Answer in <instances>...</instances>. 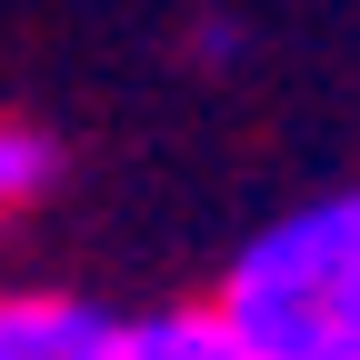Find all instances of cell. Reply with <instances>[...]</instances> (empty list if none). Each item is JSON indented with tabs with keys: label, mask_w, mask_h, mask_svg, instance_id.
<instances>
[{
	"label": "cell",
	"mask_w": 360,
	"mask_h": 360,
	"mask_svg": "<svg viewBox=\"0 0 360 360\" xmlns=\"http://www.w3.org/2000/svg\"><path fill=\"white\" fill-rule=\"evenodd\" d=\"M51 180H60V141H51L40 120H0V220L40 210Z\"/></svg>",
	"instance_id": "cell-4"
},
{
	"label": "cell",
	"mask_w": 360,
	"mask_h": 360,
	"mask_svg": "<svg viewBox=\"0 0 360 360\" xmlns=\"http://www.w3.org/2000/svg\"><path fill=\"white\" fill-rule=\"evenodd\" d=\"M110 310L80 290H0V360H101Z\"/></svg>",
	"instance_id": "cell-3"
},
{
	"label": "cell",
	"mask_w": 360,
	"mask_h": 360,
	"mask_svg": "<svg viewBox=\"0 0 360 360\" xmlns=\"http://www.w3.org/2000/svg\"><path fill=\"white\" fill-rule=\"evenodd\" d=\"M101 360H260V350H250V330L220 300H180V310H130V321H110Z\"/></svg>",
	"instance_id": "cell-2"
},
{
	"label": "cell",
	"mask_w": 360,
	"mask_h": 360,
	"mask_svg": "<svg viewBox=\"0 0 360 360\" xmlns=\"http://www.w3.org/2000/svg\"><path fill=\"white\" fill-rule=\"evenodd\" d=\"M260 360H360V191H321L231 250L210 290Z\"/></svg>",
	"instance_id": "cell-1"
}]
</instances>
